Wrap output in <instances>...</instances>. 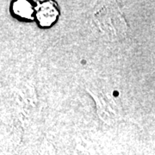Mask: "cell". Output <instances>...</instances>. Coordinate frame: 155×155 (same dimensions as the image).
<instances>
[{
  "mask_svg": "<svg viewBox=\"0 0 155 155\" xmlns=\"http://www.w3.org/2000/svg\"><path fill=\"white\" fill-rule=\"evenodd\" d=\"M57 16L58 11L54 3H43L37 8V18L42 26L51 25L56 20Z\"/></svg>",
  "mask_w": 155,
  "mask_h": 155,
  "instance_id": "obj_1",
  "label": "cell"
},
{
  "mask_svg": "<svg viewBox=\"0 0 155 155\" xmlns=\"http://www.w3.org/2000/svg\"><path fill=\"white\" fill-rule=\"evenodd\" d=\"M14 12L19 17L29 18L33 14V7L27 1H17L13 5Z\"/></svg>",
  "mask_w": 155,
  "mask_h": 155,
  "instance_id": "obj_2",
  "label": "cell"
}]
</instances>
